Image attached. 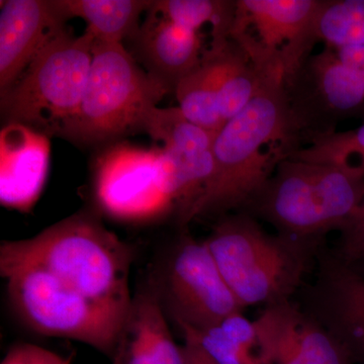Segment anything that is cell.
<instances>
[{
	"instance_id": "obj_27",
	"label": "cell",
	"mask_w": 364,
	"mask_h": 364,
	"mask_svg": "<svg viewBox=\"0 0 364 364\" xmlns=\"http://www.w3.org/2000/svg\"><path fill=\"white\" fill-rule=\"evenodd\" d=\"M0 364H72V358L39 345L20 343L11 347Z\"/></svg>"
},
{
	"instance_id": "obj_7",
	"label": "cell",
	"mask_w": 364,
	"mask_h": 364,
	"mask_svg": "<svg viewBox=\"0 0 364 364\" xmlns=\"http://www.w3.org/2000/svg\"><path fill=\"white\" fill-rule=\"evenodd\" d=\"M168 93L124 44L95 41L85 95L67 139L104 143L143 131L146 114Z\"/></svg>"
},
{
	"instance_id": "obj_5",
	"label": "cell",
	"mask_w": 364,
	"mask_h": 364,
	"mask_svg": "<svg viewBox=\"0 0 364 364\" xmlns=\"http://www.w3.org/2000/svg\"><path fill=\"white\" fill-rule=\"evenodd\" d=\"M205 242L243 309L289 301L305 272L303 243L265 233L248 215L223 218Z\"/></svg>"
},
{
	"instance_id": "obj_26",
	"label": "cell",
	"mask_w": 364,
	"mask_h": 364,
	"mask_svg": "<svg viewBox=\"0 0 364 364\" xmlns=\"http://www.w3.org/2000/svg\"><path fill=\"white\" fill-rule=\"evenodd\" d=\"M341 232L339 259L347 264L364 259V198L356 214Z\"/></svg>"
},
{
	"instance_id": "obj_23",
	"label": "cell",
	"mask_w": 364,
	"mask_h": 364,
	"mask_svg": "<svg viewBox=\"0 0 364 364\" xmlns=\"http://www.w3.org/2000/svg\"><path fill=\"white\" fill-rule=\"evenodd\" d=\"M152 11L172 23L198 32L212 26V41L229 39L233 26L236 1L227 0H158Z\"/></svg>"
},
{
	"instance_id": "obj_8",
	"label": "cell",
	"mask_w": 364,
	"mask_h": 364,
	"mask_svg": "<svg viewBox=\"0 0 364 364\" xmlns=\"http://www.w3.org/2000/svg\"><path fill=\"white\" fill-rule=\"evenodd\" d=\"M148 284L178 329H205L243 311L205 242L191 237L170 249Z\"/></svg>"
},
{
	"instance_id": "obj_24",
	"label": "cell",
	"mask_w": 364,
	"mask_h": 364,
	"mask_svg": "<svg viewBox=\"0 0 364 364\" xmlns=\"http://www.w3.org/2000/svg\"><path fill=\"white\" fill-rule=\"evenodd\" d=\"M314 35L334 49L364 46V0H320Z\"/></svg>"
},
{
	"instance_id": "obj_16",
	"label": "cell",
	"mask_w": 364,
	"mask_h": 364,
	"mask_svg": "<svg viewBox=\"0 0 364 364\" xmlns=\"http://www.w3.org/2000/svg\"><path fill=\"white\" fill-rule=\"evenodd\" d=\"M129 40L135 45L134 58L170 92L200 64L205 53L200 33L166 20L152 9Z\"/></svg>"
},
{
	"instance_id": "obj_14",
	"label": "cell",
	"mask_w": 364,
	"mask_h": 364,
	"mask_svg": "<svg viewBox=\"0 0 364 364\" xmlns=\"http://www.w3.org/2000/svg\"><path fill=\"white\" fill-rule=\"evenodd\" d=\"M0 95L18 80L33 60L66 28L54 0L0 2Z\"/></svg>"
},
{
	"instance_id": "obj_20",
	"label": "cell",
	"mask_w": 364,
	"mask_h": 364,
	"mask_svg": "<svg viewBox=\"0 0 364 364\" xmlns=\"http://www.w3.org/2000/svg\"><path fill=\"white\" fill-rule=\"evenodd\" d=\"M208 50L214 59L220 112L226 123L255 97L262 75L247 53L230 38L212 41Z\"/></svg>"
},
{
	"instance_id": "obj_13",
	"label": "cell",
	"mask_w": 364,
	"mask_h": 364,
	"mask_svg": "<svg viewBox=\"0 0 364 364\" xmlns=\"http://www.w3.org/2000/svg\"><path fill=\"white\" fill-rule=\"evenodd\" d=\"M254 322L264 364H348L351 358L325 326L289 301L267 306Z\"/></svg>"
},
{
	"instance_id": "obj_4",
	"label": "cell",
	"mask_w": 364,
	"mask_h": 364,
	"mask_svg": "<svg viewBox=\"0 0 364 364\" xmlns=\"http://www.w3.org/2000/svg\"><path fill=\"white\" fill-rule=\"evenodd\" d=\"M95 39L64 28L1 97L2 117L45 136L68 138L82 102Z\"/></svg>"
},
{
	"instance_id": "obj_21",
	"label": "cell",
	"mask_w": 364,
	"mask_h": 364,
	"mask_svg": "<svg viewBox=\"0 0 364 364\" xmlns=\"http://www.w3.org/2000/svg\"><path fill=\"white\" fill-rule=\"evenodd\" d=\"M179 330L182 337L193 339L215 364H264L255 322L242 312L205 329Z\"/></svg>"
},
{
	"instance_id": "obj_3",
	"label": "cell",
	"mask_w": 364,
	"mask_h": 364,
	"mask_svg": "<svg viewBox=\"0 0 364 364\" xmlns=\"http://www.w3.org/2000/svg\"><path fill=\"white\" fill-rule=\"evenodd\" d=\"M364 198V167L326 165L286 157L247 207L280 236L310 240L351 221Z\"/></svg>"
},
{
	"instance_id": "obj_12",
	"label": "cell",
	"mask_w": 364,
	"mask_h": 364,
	"mask_svg": "<svg viewBox=\"0 0 364 364\" xmlns=\"http://www.w3.org/2000/svg\"><path fill=\"white\" fill-rule=\"evenodd\" d=\"M143 131L162 144L167 181L183 224L213 176L215 135L188 121L179 107H152Z\"/></svg>"
},
{
	"instance_id": "obj_18",
	"label": "cell",
	"mask_w": 364,
	"mask_h": 364,
	"mask_svg": "<svg viewBox=\"0 0 364 364\" xmlns=\"http://www.w3.org/2000/svg\"><path fill=\"white\" fill-rule=\"evenodd\" d=\"M318 322L364 360V277L341 260L327 263L315 287Z\"/></svg>"
},
{
	"instance_id": "obj_25",
	"label": "cell",
	"mask_w": 364,
	"mask_h": 364,
	"mask_svg": "<svg viewBox=\"0 0 364 364\" xmlns=\"http://www.w3.org/2000/svg\"><path fill=\"white\" fill-rule=\"evenodd\" d=\"M356 156L364 167V124L354 131L323 134L311 138V144L303 149H294L287 157L315 164L355 165L350 158Z\"/></svg>"
},
{
	"instance_id": "obj_10",
	"label": "cell",
	"mask_w": 364,
	"mask_h": 364,
	"mask_svg": "<svg viewBox=\"0 0 364 364\" xmlns=\"http://www.w3.org/2000/svg\"><path fill=\"white\" fill-rule=\"evenodd\" d=\"M93 195L100 210L119 221L152 222L177 210L161 148H109L98 158Z\"/></svg>"
},
{
	"instance_id": "obj_15",
	"label": "cell",
	"mask_w": 364,
	"mask_h": 364,
	"mask_svg": "<svg viewBox=\"0 0 364 364\" xmlns=\"http://www.w3.org/2000/svg\"><path fill=\"white\" fill-rule=\"evenodd\" d=\"M111 359L112 364H189L186 346L174 340L148 282L133 294Z\"/></svg>"
},
{
	"instance_id": "obj_22",
	"label": "cell",
	"mask_w": 364,
	"mask_h": 364,
	"mask_svg": "<svg viewBox=\"0 0 364 364\" xmlns=\"http://www.w3.org/2000/svg\"><path fill=\"white\" fill-rule=\"evenodd\" d=\"M178 107L191 123L217 135L225 122L220 112L215 63L210 50L200 64L179 81L174 90Z\"/></svg>"
},
{
	"instance_id": "obj_11",
	"label": "cell",
	"mask_w": 364,
	"mask_h": 364,
	"mask_svg": "<svg viewBox=\"0 0 364 364\" xmlns=\"http://www.w3.org/2000/svg\"><path fill=\"white\" fill-rule=\"evenodd\" d=\"M296 133H332L333 124L364 107V77L345 65L333 48L309 56L286 85Z\"/></svg>"
},
{
	"instance_id": "obj_2",
	"label": "cell",
	"mask_w": 364,
	"mask_h": 364,
	"mask_svg": "<svg viewBox=\"0 0 364 364\" xmlns=\"http://www.w3.org/2000/svg\"><path fill=\"white\" fill-rule=\"evenodd\" d=\"M135 248L122 240L91 212H79L39 234L2 241L0 267L28 264L56 277L93 301L129 308Z\"/></svg>"
},
{
	"instance_id": "obj_28",
	"label": "cell",
	"mask_w": 364,
	"mask_h": 364,
	"mask_svg": "<svg viewBox=\"0 0 364 364\" xmlns=\"http://www.w3.org/2000/svg\"><path fill=\"white\" fill-rule=\"evenodd\" d=\"M335 51L345 65L353 69L364 77V46L338 48Z\"/></svg>"
},
{
	"instance_id": "obj_9",
	"label": "cell",
	"mask_w": 364,
	"mask_h": 364,
	"mask_svg": "<svg viewBox=\"0 0 364 364\" xmlns=\"http://www.w3.org/2000/svg\"><path fill=\"white\" fill-rule=\"evenodd\" d=\"M318 6L320 0H238L230 39L260 73L282 74L287 85L310 56Z\"/></svg>"
},
{
	"instance_id": "obj_6",
	"label": "cell",
	"mask_w": 364,
	"mask_h": 364,
	"mask_svg": "<svg viewBox=\"0 0 364 364\" xmlns=\"http://www.w3.org/2000/svg\"><path fill=\"white\" fill-rule=\"evenodd\" d=\"M0 274L26 327L44 336L81 342L112 358L129 308L93 301L33 265L0 267Z\"/></svg>"
},
{
	"instance_id": "obj_19",
	"label": "cell",
	"mask_w": 364,
	"mask_h": 364,
	"mask_svg": "<svg viewBox=\"0 0 364 364\" xmlns=\"http://www.w3.org/2000/svg\"><path fill=\"white\" fill-rule=\"evenodd\" d=\"M66 21L82 18L85 32L102 43H122L131 39L140 28L141 16L153 1L148 0H54Z\"/></svg>"
},
{
	"instance_id": "obj_1",
	"label": "cell",
	"mask_w": 364,
	"mask_h": 364,
	"mask_svg": "<svg viewBox=\"0 0 364 364\" xmlns=\"http://www.w3.org/2000/svg\"><path fill=\"white\" fill-rule=\"evenodd\" d=\"M296 134L284 77L262 75L255 97L215 135L213 176L184 224L247 207L293 151Z\"/></svg>"
},
{
	"instance_id": "obj_30",
	"label": "cell",
	"mask_w": 364,
	"mask_h": 364,
	"mask_svg": "<svg viewBox=\"0 0 364 364\" xmlns=\"http://www.w3.org/2000/svg\"><path fill=\"white\" fill-rule=\"evenodd\" d=\"M349 265H351L356 272L360 273V274L364 277V259L358 261V262L354 263V264Z\"/></svg>"
},
{
	"instance_id": "obj_17",
	"label": "cell",
	"mask_w": 364,
	"mask_h": 364,
	"mask_svg": "<svg viewBox=\"0 0 364 364\" xmlns=\"http://www.w3.org/2000/svg\"><path fill=\"white\" fill-rule=\"evenodd\" d=\"M0 202L4 207L28 212L47 176L48 136L20 124H7L1 132Z\"/></svg>"
},
{
	"instance_id": "obj_29",
	"label": "cell",
	"mask_w": 364,
	"mask_h": 364,
	"mask_svg": "<svg viewBox=\"0 0 364 364\" xmlns=\"http://www.w3.org/2000/svg\"><path fill=\"white\" fill-rule=\"evenodd\" d=\"M184 346L188 352L189 364H215L205 351L193 339L183 337Z\"/></svg>"
}]
</instances>
